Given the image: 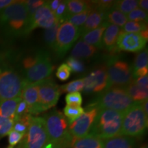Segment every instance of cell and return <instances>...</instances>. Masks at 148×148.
I'll return each instance as SVG.
<instances>
[{
  "label": "cell",
  "mask_w": 148,
  "mask_h": 148,
  "mask_svg": "<svg viewBox=\"0 0 148 148\" xmlns=\"http://www.w3.org/2000/svg\"><path fill=\"white\" fill-rule=\"evenodd\" d=\"M29 24L30 20L25 1H15L0 11V25L8 36L28 34Z\"/></svg>",
  "instance_id": "6da1fadb"
},
{
  "label": "cell",
  "mask_w": 148,
  "mask_h": 148,
  "mask_svg": "<svg viewBox=\"0 0 148 148\" xmlns=\"http://www.w3.org/2000/svg\"><path fill=\"white\" fill-rule=\"evenodd\" d=\"M123 113L111 109L98 110L89 134L104 140L120 134Z\"/></svg>",
  "instance_id": "7a4b0ae2"
},
{
  "label": "cell",
  "mask_w": 148,
  "mask_h": 148,
  "mask_svg": "<svg viewBox=\"0 0 148 148\" xmlns=\"http://www.w3.org/2000/svg\"><path fill=\"white\" fill-rule=\"evenodd\" d=\"M134 103L125 88L111 87L103 90L87 108L111 109L124 114Z\"/></svg>",
  "instance_id": "3957f363"
},
{
  "label": "cell",
  "mask_w": 148,
  "mask_h": 148,
  "mask_svg": "<svg viewBox=\"0 0 148 148\" xmlns=\"http://www.w3.org/2000/svg\"><path fill=\"white\" fill-rule=\"evenodd\" d=\"M43 118L49 142L66 148L70 147L72 136L69 131V123L65 116L58 110L46 114Z\"/></svg>",
  "instance_id": "277c9868"
},
{
  "label": "cell",
  "mask_w": 148,
  "mask_h": 148,
  "mask_svg": "<svg viewBox=\"0 0 148 148\" xmlns=\"http://www.w3.org/2000/svg\"><path fill=\"white\" fill-rule=\"evenodd\" d=\"M147 115L140 102H135L123 114L120 134L132 138L140 137L147 128Z\"/></svg>",
  "instance_id": "5b68a950"
},
{
  "label": "cell",
  "mask_w": 148,
  "mask_h": 148,
  "mask_svg": "<svg viewBox=\"0 0 148 148\" xmlns=\"http://www.w3.org/2000/svg\"><path fill=\"white\" fill-rule=\"evenodd\" d=\"M106 67L108 75V86L106 89L111 87L126 88L134 79L132 67L124 61L116 58H110Z\"/></svg>",
  "instance_id": "8992f818"
},
{
  "label": "cell",
  "mask_w": 148,
  "mask_h": 148,
  "mask_svg": "<svg viewBox=\"0 0 148 148\" xmlns=\"http://www.w3.org/2000/svg\"><path fill=\"white\" fill-rule=\"evenodd\" d=\"M25 83L16 71L0 68V101L19 97Z\"/></svg>",
  "instance_id": "52a82bcc"
},
{
  "label": "cell",
  "mask_w": 148,
  "mask_h": 148,
  "mask_svg": "<svg viewBox=\"0 0 148 148\" xmlns=\"http://www.w3.org/2000/svg\"><path fill=\"white\" fill-rule=\"evenodd\" d=\"M21 142L18 148H43L49 143L43 118L32 116L27 132Z\"/></svg>",
  "instance_id": "ba28073f"
},
{
  "label": "cell",
  "mask_w": 148,
  "mask_h": 148,
  "mask_svg": "<svg viewBox=\"0 0 148 148\" xmlns=\"http://www.w3.org/2000/svg\"><path fill=\"white\" fill-rule=\"evenodd\" d=\"M81 35L80 28L68 21L60 25L53 50L58 58H62L69 51Z\"/></svg>",
  "instance_id": "9c48e42d"
},
{
  "label": "cell",
  "mask_w": 148,
  "mask_h": 148,
  "mask_svg": "<svg viewBox=\"0 0 148 148\" xmlns=\"http://www.w3.org/2000/svg\"><path fill=\"white\" fill-rule=\"evenodd\" d=\"M53 70L49 56L45 51L37 53V58L33 65L25 71V80L28 83H36L51 75Z\"/></svg>",
  "instance_id": "30bf717a"
},
{
  "label": "cell",
  "mask_w": 148,
  "mask_h": 148,
  "mask_svg": "<svg viewBox=\"0 0 148 148\" xmlns=\"http://www.w3.org/2000/svg\"><path fill=\"white\" fill-rule=\"evenodd\" d=\"M37 83L38 86V98L43 111L56 106L61 94L60 86L51 77Z\"/></svg>",
  "instance_id": "8fae6325"
},
{
  "label": "cell",
  "mask_w": 148,
  "mask_h": 148,
  "mask_svg": "<svg viewBox=\"0 0 148 148\" xmlns=\"http://www.w3.org/2000/svg\"><path fill=\"white\" fill-rule=\"evenodd\" d=\"M98 110L96 108H87V111L69 123V131L72 137L81 138L89 134Z\"/></svg>",
  "instance_id": "7c38bea8"
},
{
  "label": "cell",
  "mask_w": 148,
  "mask_h": 148,
  "mask_svg": "<svg viewBox=\"0 0 148 148\" xmlns=\"http://www.w3.org/2000/svg\"><path fill=\"white\" fill-rule=\"evenodd\" d=\"M147 42L139 33H125L120 30L116 46L120 50L137 52L145 48Z\"/></svg>",
  "instance_id": "4fadbf2b"
},
{
  "label": "cell",
  "mask_w": 148,
  "mask_h": 148,
  "mask_svg": "<svg viewBox=\"0 0 148 148\" xmlns=\"http://www.w3.org/2000/svg\"><path fill=\"white\" fill-rule=\"evenodd\" d=\"M20 97L26 103L29 114H38L44 112L38 98V86L37 82H25Z\"/></svg>",
  "instance_id": "5bb4252c"
},
{
  "label": "cell",
  "mask_w": 148,
  "mask_h": 148,
  "mask_svg": "<svg viewBox=\"0 0 148 148\" xmlns=\"http://www.w3.org/2000/svg\"><path fill=\"white\" fill-rule=\"evenodd\" d=\"M56 21L54 14L48 7L47 1L36 11L29 24V32L37 27L47 29L52 26Z\"/></svg>",
  "instance_id": "9a60e30c"
},
{
  "label": "cell",
  "mask_w": 148,
  "mask_h": 148,
  "mask_svg": "<svg viewBox=\"0 0 148 148\" xmlns=\"http://www.w3.org/2000/svg\"><path fill=\"white\" fill-rule=\"evenodd\" d=\"M106 13L97 10L90 11L83 26L80 28L81 35L99 27L105 22Z\"/></svg>",
  "instance_id": "2e32d148"
},
{
  "label": "cell",
  "mask_w": 148,
  "mask_h": 148,
  "mask_svg": "<svg viewBox=\"0 0 148 148\" xmlns=\"http://www.w3.org/2000/svg\"><path fill=\"white\" fill-rule=\"evenodd\" d=\"M121 28L112 24H109L103 32L101 46L108 51H114L116 46V40Z\"/></svg>",
  "instance_id": "e0dca14e"
},
{
  "label": "cell",
  "mask_w": 148,
  "mask_h": 148,
  "mask_svg": "<svg viewBox=\"0 0 148 148\" xmlns=\"http://www.w3.org/2000/svg\"><path fill=\"white\" fill-rule=\"evenodd\" d=\"M103 140L88 134L84 137L72 138L70 148H103Z\"/></svg>",
  "instance_id": "ac0fdd59"
},
{
  "label": "cell",
  "mask_w": 148,
  "mask_h": 148,
  "mask_svg": "<svg viewBox=\"0 0 148 148\" xmlns=\"http://www.w3.org/2000/svg\"><path fill=\"white\" fill-rule=\"evenodd\" d=\"M108 25L109 23L105 21L102 25H101L97 28L82 34L81 35L82 36L81 40L95 47H102L101 39H102L103 32Z\"/></svg>",
  "instance_id": "d6986e66"
},
{
  "label": "cell",
  "mask_w": 148,
  "mask_h": 148,
  "mask_svg": "<svg viewBox=\"0 0 148 148\" xmlns=\"http://www.w3.org/2000/svg\"><path fill=\"white\" fill-rule=\"evenodd\" d=\"M103 148H135V140L134 138L119 134L103 140Z\"/></svg>",
  "instance_id": "ffe728a7"
},
{
  "label": "cell",
  "mask_w": 148,
  "mask_h": 148,
  "mask_svg": "<svg viewBox=\"0 0 148 148\" xmlns=\"http://www.w3.org/2000/svg\"><path fill=\"white\" fill-rule=\"evenodd\" d=\"M97 47L82 40L77 42L71 51V57L75 58H89L97 53Z\"/></svg>",
  "instance_id": "44dd1931"
},
{
  "label": "cell",
  "mask_w": 148,
  "mask_h": 148,
  "mask_svg": "<svg viewBox=\"0 0 148 148\" xmlns=\"http://www.w3.org/2000/svg\"><path fill=\"white\" fill-rule=\"evenodd\" d=\"M66 16L73 14L81 13L86 10H93L92 1H82V0H69L66 1ZM66 20V19H65Z\"/></svg>",
  "instance_id": "7402d4cb"
},
{
  "label": "cell",
  "mask_w": 148,
  "mask_h": 148,
  "mask_svg": "<svg viewBox=\"0 0 148 148\" xmlns=\"http://www.w3.org/2000/svg\"><path fill=\"white\" fill-rule=\"evenodd\" d=\"M21 97L0 101V116L10 119H14L16 107Z\"/></svg>",
  "instance_id": "603a6c76"
},
{
  "label": "cell",
  "mask_w": 148,
  "mask_h": 148,
  "mask_svg": "<svg viewBox=\"0 0 148 148\" xmlns=\"http://www.w3.org/2000/svg\"><path fill=\"white\" fill-rule=\"evenodd\" d=\"M95 82V92H101L108 86V75L106 65H102L91 73Z\"/></svg>",
  "instance_id": "cb8c5ba5"
},
{
  "label": "cell",
  "mask_w": 148,
  "mask_h": 148,
  "mask_svg": "<svg viewBox=\"0 0 148 148\" xmlns=\"http://www.w3.org/2000/svg\"><path fill=\"white\" fill-rule=\"evenodd\" d=\"M125 89L134 102H140V101L147 99V88L138 85L135 82L134 79L125 88Z\"/></svg>",
  "instance_id": "d4e9b609"
},
{
  "label": "cell",
  "mask_w": 148,
  "mask_h": 148,
  "mask_svg": "<svg viewBox=\"0 0 148 148\" xmlns=\"http://www.w3.org/2000/svg\"><path fill=\"white\" fill-rule=\"evenodd\" d=\"M105 21L119 27H123L127 21V18L126 14L122 13L116 8H112L106 13Z\"/></svg>",
  "instance_id": "484cf974"
},
{
  "label": "cell",
  "mask_w": 148,
  "mask_h": 148,
  "mask_svg": "<svg viewBox=\"0 0 148 148\" xmlns=\"http://www.w3.org/2000/svg\"><path fill=\"white\" fill-rule=\"evenodd\" d=\"M60 23L58 21H56L52 26L46 29L44 32V40L47 45L51 49H53L55 47L56 41L57 34H58V28L60 27Z\"/></svg>",
  "instance_id": "4316f807"
},
{
  "label": "cell",
  "mask_w": 148,
  "mask_h": 148,
  "mask_svg": "<svg viewBox=\"0 0 148 148\" xmlns=\"http://www.w3.org/2000/svg\"><path fill=\"white\" fill-rule=\"evenodd\" d=\"M32 118V116L31 114H27L20 117L19 119L14 121V125L12 127L13 130L21 133V134H25L29 127V125L30 124Z\"/></svg>",
  "instance_id": "83f0119b"
},
{
  "label": "cell",
  "mask_w": 148,
  "mask_h": 148,
  "mask_svg": "<svg viewBox=\"0 0 148 148\" xmlns=\"http://www.w3.org/2000/svg\"><path fill=\"white\" fill-rule=\"evenodd\" d=\"M114 8L123 14H128L131 11L138 8V1L136 0H121L115 1Z\"/></svg>",
  "instance_id": "f1b7e54d"
},
{
  "label": "cell",
  "mask_w": 148,
  "mask_h": 148,
  "mask_svg": "<svg viewBox=\"0 0 148 148\" xmlns=\"http://www.w3.org/2000/svg\"><path fill=\"white\" fill-rule=\"evenodd\" d=\"M148 53L145 49L141 52L138 53L135 57L134 63L132 68V73L138 70L148 68Z\"/></svg>",
  "instance_id": "f546056e"
},
{
  "label": "cell",
  "mask_w": 148,
  "mask_h": 148,
  "mask_svg": "<svg viewBox=\"0 0 148 148\" xmlns=\"http://www.w3.org/2000/svg\"><path fill=\"white\" fill-rule=\"evenodd\" d=\"M145 29H147L146 22L129 21L126 22L123 27H121V31L125 33H139Z\"/></svg>",
  "instance_id": "4dcf8cb0"
},
{
  "label": "cell",
  "mask_w": 148,
  "mask_h": 148,
  "mask_svg": "<svg viewBox=\"0 0 148 148\" xmlns=\"http://www.w3.org/2000/svg\"><path fill=\"white\" fill-rule=\"evenodd\" d=\"M84 112V109L81 106H72L66 105L64 108V116L66 117L68 123L73 122Z\"/></svg>",
  "instance_id": "1f68e13d"
},
{
  "label": "cell",
  "mask_w": 148,
  "mask_h": 148,
  "mask_svg": "<svg viewBox=\"0 0 148 148\" xmlns=\"http://www.w3.org/2000/svg\"><path fill=\"white\" fill-rule=\"evenodd\" d=\"M90 11H91V10H88L81 12V13L70 15L66 17L65 21L69 22L70 23L73 24L75 26L79 27V28H81L84 24L85 21H86V18H87L88 15L89 14Z\"/></svg>",
  "instance_id": "d6a6232c"
},
{
  "label": "cell",
  "mask_w": 148,
  "mask_h": 148,
  "mask_svg": "<svg viewBox=\"0 0 148 148\" xmlns=\"http://www.w3.org/2000/svg\"><path fill=\"white\" fill-rule=\"evenodd\" d=\"M84 88V79H78L60 86V91L63 92H74L82 90Z\"/></svg>",
  "instance_id": "836d02e7"
},
{
  "label": "cell",
  "mask_w": 148,
  "mask_h": 148,
  "mask_svg": "<svg viewBox=\"0 0 148 148\" xmlns=\"http://www.w3.org/2000/svg\"><path fill=\"white\" fill-rule=\"evenodd\" d=\"M127 18L131 21L147 22V12L137 8L127 14Z\"/></svg>",
  "instance_id": "e575fe53"
},
{
  "label": "cell",
  "mask_w": 148,
  "mask_h": 148,
  "mask_svg": "<svg viewBox=\"0 0 148 148\" xmlns=\"http://www.w3.org/2000/svg\"><path fill=\"white\" fill-rule=\"evenodd\" d=\"M93 10H97L106 13L110 9L114 8L115 1L111 0H99V1H92Z\"/></svg>",
  "instance_id": "d590c367"
},
{
  "label": "cell",
  "mask_w": 148,
  "mask_h": 148,
  "mask_svg": "<svg viewBox=\"0 0 148 148\" xmlns=\"http://www.w3.org/2000/svg\"><path fill=\"white\" fill-rule=\"evenodd\" d=\"M14 120L0 116V139L9 134L12 130Z\"/></svg>",
  "instance_id": "8d00e7d4"
},
{
  "label": "cell",
  "mask_w": 148,
  "mask_h": 148,
  "mask_svg": "<svg viewBox=\"0 0 148 148\" xmlns=\"http://www.w3.org/2000/svg\"><path fill=\"white\" fill-rule=\"evenodd\" d=\"M46 2V1L42 0H29V1H25V4L26 6V9L28 14L29 20L32 18L36 11L38 10L40 7Z\"/></svg>",
  "instance_id": "74e56055"
},
{
  "label": "cell",
  "mask_w": 148,
  "mask_h": 148,
  "mask_svg": "<svg viewBox=\"0 0 148 148\" xmlns=\"http://www.w3.org/2000/svg\"><path fill=\"white\" fill-rule=\"evenodd\" d=\"M66 105L72 106H80L82 103V97L80 92H74L68 93L65 97Z\"/></svg>",
  "instance_id": "f35d334b"
},
{
  "label": "cell",
  "mask_w": 148,
  "mask_h": 148,
  "mask_svg": "<svg viewBox=\"0 0 148 148\" xmlns=\"http://www.w3.org/2000/svg\"><path fill=\"white\" fill-rule=\"evenodd\" d=\"M66 64L69 66L72 71L75 73H82L84 70V66L82 62L79 60L78 59L69 57L66 60Z\"/></svg>",
  "instance_id": "ab89813d"
},
{
  "label": "cell",
  "mask_w": 148,
  "mask_h": 148,
  "mask_svg": "<svg viewBox=\"0 0 148 148\" xmlns=\"http://www.w3.org/2000/svg\"><path fill=\"white\" fill-rule=\"evenodd\" d=\"M56 19L60 22V24L65 21L66 16V1H60V3L56 10L53 12Z\"/></svg>",
  "instance_id": "60d3db41"
},
{
  "label": "cell",
  "mask_w": 148,
  "mask_h": 148,
  "mask_svg": "<svg viewBox=\"0 0 148 148\" xmlns=\"http://www.w3.org/2000/svg\"><path fill=\"white\" fill-rule=\"evenodd\" d=\"M71 70L66 63L62 64L56 71V77L61 81H65L69 79L71 75Z\"/></svg>",
  "instance_id": "b9f144b4"
},
{
  "label": "cell",
  "mask_w": 148,
  "mask_h": 148,
  "mask_svg": "<svg viewBox=\"0 0 148 148\" xmlns=\"http://www.w3.org/2000/svg\"><path fill=\"white\" fill-rule=\"evenodd\" d=\"M23 134L17 132L14 130H11L8 134V141L10 147H13L16 144L21 141L24 137Z\"/></svg>",
  "instance_id": "7bdbcfd3"
},
{
  "label": "cell",
  "mask_w": 148,
  "mask_h": 148,
  "mask_svg": "<svg viewBox=\"0 0 148 148\" xmlns=\"http://www.w3.org/2000/svg\"><path fill=\"white\" fill-rule=\"evenodd\" d=\"M29 114L27 106L26 103H25V101H24V100H23V99H21V101L18 102L17 107H16L15 116H14V121L19 119L20 117H21V116L25 115V114Z\"/></svg>",
  "instance_id": "ee69618b"
},
{
  "label": "cell",
  "mask_w": 148,
  "mask_h": 148,
  "mask_svg": "<svg viewBox=\"0 0 148 148\" xmlns=\"http://www.w3.org/2000/svg\"><path fill=\"white\" fill-rule=\"evenodd\" d=\"M135 82L138 85L144 88H148V75H144V76L139 77L134 79Z\"/></svg>",
  "instance_id": "f6af8a7d"
},
{
  "label": "cell",
  "mask_w": 148,
  "mask_h": 148,
  "mask_svg": "<svg viewBox=\"0 0 148 148\" xmlns=\"http://www.w3.org/2000/svg\"><path fill=\"white\" fill-rule=\"evenodd\" d=\"M47 3L49 8L53 13L60 4V0H52V1H47Z\"/></svg>",
  "instance_id": "bcb514c9"
},
{
  "label": "cell",
  "mask_w": 148,
  "mask_h": 148,
  "mask_svg": "<svg viewBox=\"0 0 148 148\" xmlns=\"http://www.w3.org/2000/svg\"><path fill=\"white\" fill-rule=\"evenodd\" d=\"M138 6L140 7V9L147 12L148 1L147 0H140V1H138Z\"/></svg>",
  "instance_id": "7dc6e473"
},
{
  "label": "cell",
  "mask_w": 148,
  "mask_h": 148,
  "mask_svg": "<svg viewBox=\"0 0 148 148\" xmlns=\"http://www.w3.org/2000/svg\"><path fill=\"white\" fill-rule=\"evenodd\" d=\"M14 1V0H0V11L13 3Z\"/></svg>",
  "instance_id": "c3c4849f"
},
{
  "label": "cell",
  "mask_w": 148,
  "mask_h": 148,
  "mask_svg": "<svg viewBox=\"0 0 148 148\" xmlns=\"http://www.w3.org/2000/svg\"><path fill=\"white\" fill-rule=\"evenodd\" d=\"M140 106H141V108L143 109L145 114L148 115V100L147 99H145V100H143L142 101H140Z\"/></svg>",
  "instance_id": "681fc988"
},
{
  "label": "cell",
  "mask_w": 148,
  "mask_h": 148,
  "mask_svg": "<svg viewBox=\"0 0 148 148\" xmlns=\"http://www.w3.org/2000/svg\"><path fill=\"white\" fill-rule=\"evenodd\" d=\"M43 148H64V147H62V146H61L60 145H58V144L49 142V143H48Z\"/></svg>",
  "instance_id": "f907efd6"
},
{
  "label": "cell",
  "mask_w": 148,
  "mask_h": 148,
  "mask_svg": "<svg viewBox=\"0 0 148 148\" xmlns=\"http://www.w3.org/2000/svg\"><path fill=\"white\" fill-rule=\"evenodd\" d=\"M139 34H140V36L143 37L144 39L147 41V39H148V30H147V29H144V30L141 31V32H139Z\"/></svg>",
  "instance_id": "816d5d0a"
},
{
  "label": "cell",
  "mask_w": 148,
  "mask_h": 148,
  "mask_svg": "<svg viewBox=\"0 0 148 148\" xmlns=\"http://www.w3.org/2000/svg\"><path fill=\"white\" fill-rule=\"evenodd\" d=\"M140 148H148L147 145V144H143V145H142L141 146H140Z\"/></svg>",
  "instance_id": "f5cc1de1"
},
{
  "label": "cell",
  "mask_w": 148,
  "mask_h": 148,
  "mask_svg": "<svg viewBox=\"0 0 148 148\" xmlns=\"http://www.w3.org/2000/svg\"><path fill=\"white\" fill-rule=\"evenodd\" d=\"M8 148H13V147H10H10H8Z\"/></svg>",
  "instance_id": "db71d44e"
},
{
  "label": "cell",
  "mask_w": 148,
  "mask_h": 148,
  "mask_svg": "<svg viewBox=\"0 0 148 148\" xmlns=\"http://www.w3.org/2000/svg\"><path fill=\"white\" fill-rule=\"evenodd\" d=\"M66 148H70V147H66Z\"/></svg>",
  "instance_id": "11a10c76"
}]
</instances>
